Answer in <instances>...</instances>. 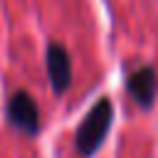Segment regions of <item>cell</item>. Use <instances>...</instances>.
<instances>
[{
	"mask_svg": "<svg viewBox=\"0 0 158 158\" xmlns=\"http://www.w3.org/2000/svg\"><path fill=\"white\" fill-rule=\"evenodd\" d=\"M47 74H49L54 94H64L69 89V84H72V59H69V52L57 42H52L47 47Z\"/></svg>",
	"mask_w": 158,
	"mask_h": 158,
	"instance_id": "277c9868",
	"label": "cell"
},
{
	"mask_svg": "<svg viewBox=\"0 0 158 158\" xmlns=\"http://www.w3.org/2000/svg\"><path fill=\"white\" fill-rule=\"evenodd\" d=\"M7 121L27 133V136H35L40 131V109L35 104V99L27 94V91H15L7 101Z\"/></svg>",
	"mask_w": 158,
	"mask_h": 158,
	"instance_id": "7a4b0ae2",
	"label": "cell"
},
{
	"mask_svg": "<svg viewBox=\"0 0 158 158\" xmlns=\"http://www.w3.org/2000/svg\"><path fill=\"white\" fill-rule=\"evenodd\" d=\"M126 89L131 94V99L143 106V109H151L153 101H156V91H158V74L153 67H138L128 74L126 79Z\"/></svg>",
	"mask_w": 158,
	"mask_h": 158,
	"instance_id": "3957f363",
	"label": "cell"
},
{
	"mask_svg": "<svg viewBox=\"0 0 158 158\" xmlns=\"http://www.w3.org/2000/svg\"><path fill=\"white\" fill-rule=\"evenodd\" d=\"M111 121H114V104H111V99H99L89 109V114L81 118L79 128H77V136H74V146H77V151L84 158L94 156L101 148L104 138L109 136Z\"/></svg>",
	"mask_w": 158,
	"mask_h": 158,
	"instance_id": "6da1fadb",
	"label": "cell"
}]
</instances>
